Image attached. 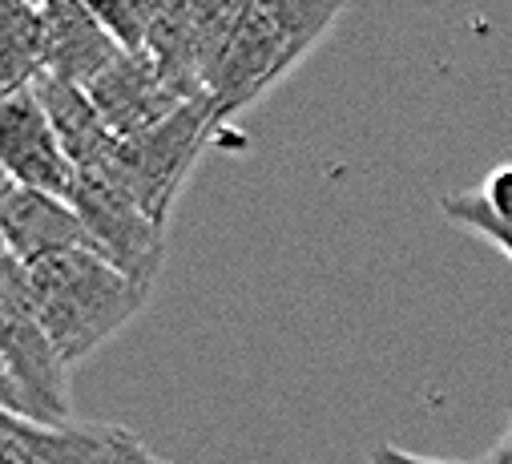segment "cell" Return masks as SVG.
Returning <instances> with one entry per match:
<instances>
[{"mask_svg":"<svg viewBox=\"0 0 512 464\" xmlns=\"http://www.w3.org/2000/svg\"><path fill=\"white\" fill-rule=\"evenodd\" d=\"M25 267L37 319L69 368L89 360L121 327H130L154 295V287L117 271L97 251H65Z\"/></svg>","mask_w":512,"mask_h":464,"instance_id":"6da1fadb","label":"cell"},{"mask_svg":"<svg viewBox=\"0 0 512 464\" xmlns=\"http://www.w3.org/2000/svg\"><path fill=\"white\" fill-rule=\"evenodd\" d=\"M0 404L29 424H73L69 364L37 319L29 267L9 251L0 259Z\"/></svg>","mask_w":512,"mask_h":464,"instance_id":"7a4b0ae2","label":"cell"},{"mask_svg":"<svg viewBox=\"0 0 512 464\" xmlns=\"http://www.w3.org/2000/svg\"><path fill=\"white\" fill-rule=\"evenodd\" d=\"M218 126H222V113L210 97L182 101L154 130H146L138 138H125L117 146L113 162L97 174L113 178L150 218L170 226L174 198L182 194L194 162L202 158V150Z\"/></svg>","mask_w":512,"mask_h":464,"instance_id":"3957f363","label":"cell"},{"mask_svg":"<svg viewBox=\"0 0 512 464\" xmlns=\"http://www.w3.org/2000/svg\"><path fill=\"white\" fill-rule=\"evenodd\" d=\"M69 202L85 218L101 259H109L117 271H125L146 287L158 283L166 263V222L150 218L105 174H81Z\"/></svg>","mask_w":512,"mask_h":464,"instance_id":"277c9868","label":"cell"},{"mask_svg":"<svg viewBox=\"0 0 512 464\" xmlns=\"http://www.w3.org/2000/svg\"><path fill=\"white\" fill-rule=\"evenodd\" d=\"M307 49L295 41V33L259 0H246L242 21L230 37V49L222 53L214 77H210V101L218 105L222 122L234 118L238 109L254 105L267 89H275Z\"/></svg>","mask_w":512,"mask_h":464,"instance_id":"5b68a950","label":"cell"},{"mask_svg":"<svg viewBox=\"0 0 512 464\" xmlns=\"http://www.w3.org/2000/svg\"><path fill=\"white\" fill-rule=\"evenodd\" d=\"M0 166H5V178L17 186L73 198L81 170L69 162L33 85L13 89L0 101Z\"/></svg>","mask_w":512,"mask_h":464,"instance_id":"8992f818","label":"cell"},{"mask_svg":"<svg viewBox=\"0 0 512 464\" xmlns=\"http://www.w3.org/2000/svg\"><path fill=\"white\" fill-rule=\"evenodd\" d=\"M0 239L21 263H37L65 251H97L85 218L69 198L29 190L5 178L0 186Z\"/></svg>","mask_w":512,"mask_h":464,"instance_id":"52a82bcc","label":"cell"},{"mask_svg":"<svg viewBox=\"0 0 512 464\" xmlns=\"http://www.w3.org/2000/svg\"><path fill=\"white\" fill-rule=\"evenodd\" d=\"M93 105L101 109L105 126L125 142L138 138L146 130H154L158 122H166L170 113L182 105V97L162 81L158 65L150 61L146 49H125L105 73H97L89 85Z\"/></svg>","mask_w":512,"mask_h":464,"instance_id":"ba28073f","label":"cell"},{"mask_svg":"<svg viewBox=\"0 0 512 464\" xmlns=\"http://www.w3.org/2000/svg\"><path fill=\"white\" fill-rule=\"evenodd\" d=\"M138 436L113 424H29L5 416L0 432V464H125Z\"/></svg>","mask_w":512,"mask_h":464,"instance_id":"9c48e42d","label":"cell"},{"mask_svg":"<svg viewBox=\"0 0 512 464\" xmlns=\"http://www.w3.org/2000/svg\"><path fill=\"white\" fill-rule=\"evenodd\" d=\"M33 89H37L45 113H49V122H53V130H57V138H61L69 162H73L81 174L105 170V166L113 162L121 138L105 126V118H101V109L93 105L89 89L69 85V81H57V77H49V73L37 77Z\"/></svg>","mask_w":512,"mask_h":464,"instance_id":"30bf717a","label":"cell"},{"mask_svg":"<svg viewBox=\"0 0 512 464\" xmlns=\"http://www.w3.org/2000/svg\"><path fill=\"white\" fill-rule=\"evenodd\" d=\"M367 464H460V460H436V456H416V452H404L396 444H375Z\"/></svg>","mask_w":512,"mask_h":464,"instance_id":"8fae6325","label":"cell"},{"mask_svg":"<svg viewBox=\"0 0 512 464\" xmlns=\"http://www.w3.org/2000/svg\"><path fill=\"white\" fill-rule=\"evenodd\" d=\"M125 464H170V460H162V456H154V452H150V448H146V444L138 440V448H134L130 456H125Z\"/></svg>","mask_w":512,"mask_h":464,"instance_id":"7c38bea8","label":"cell"},{"mask_svg":"<svg viewBox=\"0 0 512 464\" xmlns=\"http://www.w3.org/2000/svg\"><path fill=\"white\" fill-rule=\"evenodd\" d=\"M508 432H512V404H508Z\"/></svg>","mask_w":512,"mask_h":464,"instance_id":"4fadbf2b","label":"cell"}]
</instances>
